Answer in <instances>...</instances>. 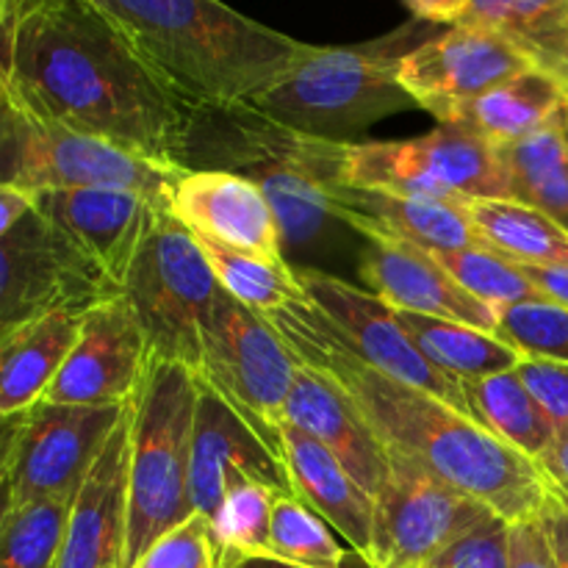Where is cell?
Segmentation results:
<instances>
[{"label":"cell","mask_w":568,"mask_h":568,"mask_svg":"<svg viewBox=\"0 0 568 568\" xmlns=\"http://www.w3.org/2000/svg\"><path fill=\"white\" fill-rule=\"evenodd\" d=\"M222 552L211 519L192 514L183 525L161 536L131 568H222Z\"/></svg>","instance_id":"obj_38"},{"label":"cell","mask_w":568,"mask_h":568,"mask_svg":"<svg viewBox=\"0 0 568 568\" xmlns=\"http://www.w3.org/2000/svg\"><path fill=\"white\" fill-rule=\"evenodd\" d=\"M538 464H541V469L547 471L549 480H552L568 499V425L560 427L552 447L544 453V458L538 460Z\"/></svg>","instance_id":"obj_45"},{"label":"cell","mask_w":568,"mask_h":568,"mask_svg":"<svg viewBox=\"0 0 568 568\" xmlns=\"http://www.w3.org/2000/svg\"><path fill=\"white\" fill-rule=\"evenodd\" d=\"M0 92L72 131L183 166L194 111L98 0H0Z\"/></svg>","instance_id":"obj_1"},{"label":"cell","mask_w":568,"mask_h":568,"mask_svg":"<svg viewBox=\"0 0 568 568\" xmlns=\"http://www.w3.org/2000/svg\"><path fill=\"white\" fill-rule=\"evenodd\" d=\"M122 294L148 336L150 358L197 372L200 331L222 286L197 239L172 214L136 255Z\"/></svg>","instance_id":"obj_9"},{"label":"cell","mask_w":568,"mask_h":568,"mask_svg":"<svg viewBox=\"0 0 568 568\" xmlns=\"http://www.w3.org/2000/svg\"><path fill=\"white\" fill-rule=\"evenodd\" d=\"M510 178V200L532 205L568 231V148L564 125L499 148Z\"/></svg>","instance_id":"obj_30"},{"label":"cell","mask_w":568,"mask_h":568,"mask_svg":"<svg viewBox=\"0 0 568 568\" xmlns=\"http://www.w3.org/2000/svg\"><path fill=\"white\" fill-rule=\"evenodd\" d=\"M281 444L294 497L314 508L364 558V564H375V497L325 444L308 433L283 425Z\"/></svg>","instance_id":"obj_22"},{"label":"cell","mask_w":568,"mask_h":568,"mask_svg":"<svg viewBox=\"0 0 568 568\" xmlns=\"http://www.w3.org/2000/svg\"><path fill=\"white\" fill-rule=\"evenodd\" d=\"M197 416L192 438V491L194 514L214 519L222 499L239 486H270L277 494H294L286 460L261 442L242 414L197 375Z\"/></svg>","instance_id":"obj_15"},{"label":"cell","mask_w":568,"mask_h":568,"mask_svg":"<svg viewBox=\"0 0 568 568\" xmlns=\"http://www.w3.org/2000/svg\"><path fill=\"white\" fill-rule=\"evenodd\" d=\"M128 405H55L39 399L20 414L3 416L6 505L75 497Z\"/></svg>","instance_id":"obj_11"},{"label":"cell","mask_w":568,"mask_h":568,"mask_svg":"<svg viewBox=\"0 0 568 568\" xmlns=\"http://www.w3.org/2000/svg\"><path fill=\"white\" fill-rule=\"evenodd\" d=\"M197 244L209 258L222 292L258 314L272 316L305 297L297 281V270L288 261L277 264V261L239 253V250L222 247V244L205 242V239H197Z\"/></svg>","instance_id":"obj_31"},{"label":"cell","mask_w":568,"mask_h":568,"mask_svg":"<svg viewBox=\"0 0 568 568\" xmlns=\"http://www.w3.org/2000/svg\"><path fill=\"white\" fill-rule=\"evenodd\" d=\"M300 361L258 311L222 292L200 331L197 375L247 419L266 447L283 458V410Z\"/></svg>","instance_id":"obj_8"},{"label":"cell","mask_w":568,"mask_h":568,"mask_svg":"<svg viewBox=\"0 0 568 568\" xmlns=\"http://www.w3.org/2000/svg\"><path fill=\"white\" fill-rule=\"evenodd\" d=\"M564 139H566V148H568V114H566V122H564Z\"/></svg>","instance_id":"obj_48"},{"label":"cell","mask_w":568,"mask_h":568,"mask_svg":"<svg viewBox=\"0 0 568 568\" xmlns=\"http://www.w3.org/2000/svg\"><path fill=\"white\" fill-rule=\"evenodd\" d=\"M275 209L283 236V253H305L327 236L336 214H333L331 189L327 183L297 170H270L253 178Z\"/></svg>","instance_id":"obj_32"},{"label":"cell","mask_w":568,"mask_h":568,"mask_svg":"<svg viewBox=\"0 0 568 568\" xmlns=\"http://www.w3.org/2000/svg\"><path fill=\"white\" fill-rule=\"evenodd\" d=\"M460 205L483 242L497 253L519 264L568 270V231L552 216L519 200H466Z\"/></svg>","instance_id":"obj_29"},{"label":"cell","mask_w":568,"mask_h":568,"mask_svg":"<svg viewBox=\"0 0 568 568\" xmlns=\"http://www.w3.org/2000/svg\"><path fill=\"white\" fill-rule=\"evenodd\" d=\"M361 255V281L394 311L464 322L499 333V314L466 292L427 250L392 239H366Z\"/></svg>","instance_id":"obj_20"},{"label":"cell","mask_w":568,"mask_h":568,"mask_svg":"<svg viewBox=\"0 0 568 568\" xmlns=\"http://www.w3.org/2000/svg\"><path fill=\"white\" fill-rule=\"evenodd\" d=\"M87 314H48L0 333V416L31 408L75 347Z\"/></svg>","instance_id":"obj_25"},{"label":"cell","mask_w":568,"mask_h":568,"mask_svg":"<svg viewBox=\"0 0 568 568\" xmlns=\"http://www.w3.org/2000/svg\"><path fill=\"white\" fill-rule=\"evenodd\" d=\"M460 286L477 300L491 305L497 314L530 300H549L538 292L519 266L508 255L491 247H464V250H427Z\"/></svg>","instance_id":"obj_34"},{"label":"cell","mask_w":568,"mask_h":568,"mask_svg":"<svg viewBox=\"0 0 568 568\" xmlns=\"http://www.w3.org/2000/svg\"><path fill=\"white\" fill-rule=\"evenodd\" d=\"M277 497L281 494L258 483L233 488L211 519L222 552L236 555V558L270 555L272 510H275Z\"/></svg>","instance_id":"obj_36"},{"label":"cell","mask_w":568,"mask_h":568,"mask_svg":"<svg viewBox=\"0 0 568 568\" xmlns=\"http://www.w3.org/2000/svg\"><path fill=\"white\" fill-rule=\"evenodd\" d=\"M333 214L366 239H392L422 250L488 247L460 203L403 197L369 189H331Z\"/></svg>","instance_id":"obj_23"},{"label":"cell","mask_w":568,"mask_h":568,"mask_svg":"<svg viewBox=\"0 0 568 568\" xmlns=\"http://www.w3.org/2000/svg\"><path fill=\"white\" fill-rule=\"evenodd\" d=\"M549 527V536H552L555 555H558L560 568H568V499L555 505L547 516H544Z\"/></svg>","instance_id":"obj_46"},{"label":"cell","mask_w":568,"mask_h":568,"mask_svg":"<svg viewBox=\"0 0 568 568\" xmlns=\"http://www.w3.org/2000/svg\"><path fill=\"white\" fill-rule=\"evenodd\" d=\"M568 87L544 70L519 72L458 111L447 128H460L505 148L566 122Z\"/></svg>","instance_id":"obj_24"},{"label":"cell","mask_w":568,"mask_h":568,"mask_svg":"<svg viewBox=\"0 0 568 568\" xmlns=\"http://www.w3.org/2000/svg\"><path fill=\"white\" fill-rule=\"evenodd\" d=\"M33 209H37V194L11 183H0V233L11 231Z\"/></svg>","instance_id":"obj_44"},{"label":"cell","mask_w":568,"mask_h":568,"mask_svg":"<svg viewBox=\"0 0 568 568\" xmlns=\"http://www.w3.org/2000/svg\"><path fill=\"white\" fill-rule=\"evenodd\" d=\"M516 266L521 270V275L538 288V292L547 294L552 303L566 305L568 308V270L566 266H544V264H519L514 261Z\"/></svg>","instance_id":"obj_43"},{"label":"cell","mask_w":568,"mask_h":568,"mask_svg":"<svg viewBox=\"0 0 568 568\" xmlns=\"http://www.w3.org/2000/svg\"><path fill=\"white\" fill-rule=\"evenodd\" d=\"M410 28L353 48H320L288 67L275 83L250 100V109L283 128L327 142L366 131L399 111L416 109L399 83V59L416 44H405Z\"/></svg>","instance_id":"obj_4"},{"label":"cell","mask_w":568,"mask_h":568,"mask_svg":"<svg viewBox=\"0 0 568 568\" xmlns=\"http://www.w3.org/2000/svg\"><path fill=\"white\" fill-rule=\"evenodd\" d=\"M266 320L303 364L325 372L358 403L388 447L505 521L544 519L566 499L538 460L505 444L480 422L364 364L305 297Z\"/></svg>","instance_id":"obj_2"},{"label":"cell","mask_w":568,"mask_h":568,"mask_svg":"<svg viewBox=\"0 0 568 568\" xmlns=\"http://www.w3.org/2000/svg\"><path fill=\"white\" fill-rule=\"evenodd\" d=\"M122 288L39 209L0 233V333L48 314H89Z\"/></svg>","instance_id":"obj_10"},{"label":"cell","mask_w":568,"mask_h":568,"mask_svg":"<svg viewBox=\"0 0 568 568\" xmlns=\"http://www.w3.org/2000/svg\"><path fill=\"white\" fill-rule=\"evenodd\" d=\"M416 20L433 22V26H458L466 20L471 0H403Z\"/></svg>","instance_id":"obj_42"},{"label":"cell","mask_w":568,"mask_h":568,"mask_svg":"<svg viewBox=\"0 0 568 568\" xmlns=\"http://www.w3.org/2000/svg\"><path fill=\"white\" fill-rule=\"evenodd\" d=\"M499 336L519 353L568 364V308L552 300H530L499 314Z\"/></svg>","instance_id":"obj_37"},{"label":"cell","mask_w":568,"mask_h":568,"mask_svg":"<svg viewBox=\"0 0 568 568\" xmlns=\"http://www.w3.org/2000/svg\"><path fill=\"white\" fill-rule=\"evenodd\" d=\"M75 497L3 505L0 568H55Z\"/></svg>","instance_id":"obj_33"},{"label":"cell","mask_w":568,"mask_h":568,"mask_svg":"<svg viewBox=\"0 0 568 568\" xmlns=\"http://www.w3.org/2000/svg\"><path fill=\"white\" fill-rule=\"evenodd\" d=\"M464 22L499 33L568 87V0H471Z\"/></svg>","instance_id":"obj_26"},{"label":"cell","mask_w":568,"mask_h":568,"mask_svg":"<svg viewBox=\"0 0 568 568\" xmlns=\"http://www.w3.org/2000/svg\"><path fill=\"white\" fill-rule=\"evenodd\" d=\"M0 183L28 192L125 189L166 203L172 183L183 170L144 159L100 136L72 131L6 92H0Z\"/></svg>","instance_id":"obj_6"},{"label":"cell","mask_w":568,"mask_h":568,"mask_svg":"<svg viewBox=\"0 0 568 568\" xmlns=\"http://www.w3.org/2000/svg\"><path fill=\"white\" fill-rule=\"evenodd\" d=\"M510 568H560L544 519L510 525Z\"/></svg>","instance_id":"obj_41"},{"label":"cell","mask_w":568,"mask_h":568,"mask_svg":"<svg viewBox=\"0 0 568 568\" xmlns=\"http://www.w3.org/2000/svg\"><path fill=\"white\" fill-rule=\"evenodd\" d=\"M388 458L392 466L386 486L375 497L377 530L372 568L427 566L455 538L494 514L408 455L388 447Z\"/></svg>","instance_id":"obj_13"},{"label":"cell","mask_w":568,"mask_h":568,"mask_svg":"<svg viewBox=\"0 0 568 568\" xmlns=\"http://www.w3.org/2000/svg\"><path fill=\"white\" fill-rule=\"evenodd\" d=\"M422 568H510V521L488 514Z\"/></svg>","instance_id":"obj_39"},{"label":"cell","mask_w":568,"mask_h":568,"mask_svg":"<svg viewBox=\"0 0 568 568\" xmlns=\"http://www.w3.org/2000/svg\"><path fill=\"white\" fill-rule=\"evenodd\" d=\"M33 194L37 209L92 255L120 288H125L148 239L170 216L164 200L125 189H50Z\"/></svg>","instance_id":"obj_18"},{"label":"cell","mask_w":568,"mask_h":568,"mask_svg":"<svg viewBox=\"0 0 568 568\" xmlns=\"http://www.w3.org/2000/svg\"><path fill=\"white\" fill-rule=\"evenodd\" d=\"M397 314L416 347L425 353V358L458 383L516 369L519 361L525 358V353L505 342L499 333L464 325V322L410 314V311H397Z\"/></svg>","instance_id":"obj_27"},{"label":"cell","mask_w":568,"mask_h":568,"mask_svg":"<svg viewBox=\"0 0 568 568\" xmlns=\"http://www.w3.org/2000/svg\"><path fill=\"white\" fill-rule=\"evenodd\" d=\"M197 397V372L186 364L150 361L133 397L125 568L194 514L189 475Z\"/></svg>","instance_id":"obj_5"},{"label":"cell","mask_w":568,"mask_h":568,"mask_svg":"<svg viewBox=\"0 0 568 568\" xmlns=\"http://www.w3.org/2000/svg\"><path fill=\"white\" fill-rule=\"evenodd\" d=\"M527 70H532L530 59L499 33L458 22L425 37L399 59V83L419 109L447 125L471 100Z\"/></svg>","instance_id":"obj_14"},{"label":"cell","mask_w":568,"mask_h":568,"mask_svg":"<svg viewBox=\"0 0 568 568\" xmlns=\"http://www.w3.org/2000/svg\"><path fill=\"white\" fill-rule=\"evenodd\" d=\"M166 205L194 239L277 264L286 261L275 209L253 178L183 166L172 183Z\"/></svg>","instance_id":"obj_17"},{"label":"cell","mask_w":568,"mask_h":568,"mask_svg":"<svg viewBox=\"0 0 568 568\" xmlns=\"http://www.w3.org/2000/svg\"><path fill=\"white\" fill-rule=\"evenodd\" d=\"M222 568H300L292 564H283V560L270 558V555H261V558H236V555H227L222 558Z\"/></svg>","instance_id":"obj_47"},{"label":"cell","mask_w":568,"mask_h":568,"mask_svg":"<svg viewBox=\"0 0 568 568\" xmlns=\"http://www.w3.org/2000/svg\"><path fill=\"white\" fill-rule=\"evenodd\" d=\"M133 403L75 491L55 568H125Z\"/></svg>","instance_id":"obj_19"},{"label":"cell","mask_w":568,"mask_h":568,"mask_svg":"<svg viewBox=\"0 0 568 568\" xmlns=\"http://www.w3.org/2000/svg\"><path fill=\"white\" fill-rule=\"evenodd\" d=\"M464 394L471 416L527 458L541 460L544 453L552 447L558 427L527 392L516 369L464 383Z\"/></svg>","instance_id":"obj_28"},{"label":"cell","mask_w":568,"mask_h":568,"mask_svg":"<svg viewBox=\"0 0 568 568\" xmlns=\"http://www.w3.org/2000/svg\"><path fill=\"white\" fill-rule=\"evenodd\" d=\"M270 558L300 568H342L344 549L314 508L294 494H281L272 510Z\"/></svg>","instance_id":"obj_35"},{"label":"cell","mask_w":568,"mask_h":568,"mask_svg":"<svg viewBox=\"0 0 568 568\" xmlns=\"http://www.w3.org/2000/svg\"><path fill=\"white\" fill-rule=\"evenodd\" d=\"M150 361L148 336L122 294L83 316L75 347L42 399L55 405H128L142 388Z\"/></svg>","instance_id":"obj_16"},{"label":"cell","mask_w":568,"mask_h":568,"mask_svg":"<svg viewBox=\"0 0 568 568\" xmlns=\"http://www.w3.org/2000/svg\"><path fill=\"white\" fill-rule=\"evenodd\" d=\"M297 281L303 286L305 300L336 327L342 342L364 364L394 377V381L422 388V392L453 405L460 414L471 416L464 383L444 375L438 366H433L425 358V353L416 347L414 338L399 322V314L386 300L377 297L375 292L353 286V283L342 281L331 272L314 270V266L297 270Z\"/></svg>","instance_id":"obj_12"},{"label":"cell","mask_w":568,"mask_h":568,"mask_svg":"<svg viewBox=\"0 0 568 568\" xmlns=\"http://www.w3.org/2000/svg\"><path fill=\"white\" fill-rule=\"evenodd\" d=\"M516 375L527 386V392L536 397V403L547 410L555 427L568 425V364L566 361L538 358V355H525L516 366Z\"/></svg>","instance_id":"obj_40"},{"label":"cell","mask_w":568,"mask_h":568,"mask_svg":"<svg viewBox=\"0 0 568 568\" xmlns=\"http://www.w3.org/2000/svg\"><path fill=\"white\" fill-rule=\"evenodd\" d=\"M283 425L297 427L325 444L372 497H377L386 486L392 466L386 442L377 436L358 403L333 377L303 361L288 392Z\"/></svg>","instance_id":"obj_21"},{"label":"cell","mask_w":568,"mask_h":568,"mask_svg":"<svg viewBox=\"0 0 568 568\" xmlns=\"http://www.w3.org/2000/svg\"><path fill=\"white\" fill-rule=\"evenodd\" d=\"M144 64L192 111L244 105L311 44L222 0H98Z\"/></svg>","instance_id":"obj_3"},{"label":"cell","mask_w":568,"mask_h":568,"mask_svg":"<svg viewBox=\"0 0 568 568\" xmlns=\"http://www.w3.org/2000/svg\"><path fill=\"white\" fill-rule=\"evenodd\" d=\"M342 186L444 203L510 200L508 166L497 144L447 125L399 142H347Z\"/></svg>","instance_id":"obj_7"}]
</instances>
